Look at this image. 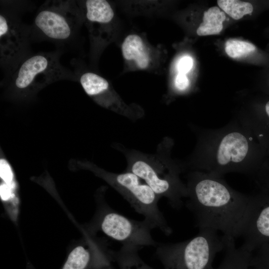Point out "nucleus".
<instances>
[{
  "instance_id": "obj_1",
  "label": "nucleus",
  "mask_w": 269,
  "mask_h": 269,
  "mask_svg": "<svg viewBox=\"0 0 269 269\" xmlns=\"http://www.w3.org/2000/svg\"><path fill=\"white\" fill-rule=\"evenodd\" d=\"M192 158L194 171L223 177L236 172L252 180L260 192L269 193V154L238 119L218 129H198Z\"/></svg>"
},
{
  "instance_id": "obj_2",
  "label": "nucleus",
  "mask_w": 269,
  "mask_h": 269,
  "mask_svg": "<svg viewBox=\"0 0 269 269\" xmlns=\"http://www.w3.org/2000/svg\"><path fill=\"white\" fill-rule=\"evenodd\" d=\"M186 186L187 207L199 229L234 239L240 236L250 195L232 188L223 177L200 171L190 173Z\"/></svg>"
},
{
  "instance_id": "obj_3",
  "label": "nucleus",
  "mask_w": 269,
  "mask_h": 269,
  "mask_svg": "<svg viewBox=\"0 0 269 269\" xmlns=\"http://www.w3.org/2000/svg\"><path fill=\"white\" fill-rule=\"evenodd\" d=\"M83 21L78 1H46L38 9L30 26L32 41H48L61 47L73 46L78 43Z\"/></svg>"
},
{
  "instance_id": "obj_4",
  "label": "nucleus",
  "mask_w": 269,
  "mask_h": 269,
  "mask_svg": "<svg viewBox=\"0 0 269 269\" xmlns=\"http://www.w3.org/2000/svg\"><path fill=\"white\" fill-rule=\"evenodd\" d=\"M227 237L210 229H200L191 239L157 247L164 269H213L217 253L225 250Z\"/></svg>"
},
{
  "instance_id": "obj_5",
  "label": "nucleus",
  "mask_w": 269,
  "mask_h": 269,
  "mask_svg": "<svg viewBox=\"0 0 269 269\" xmlns=\"http://www.w3.org/2000/svg\"><path fill=\"white\" fill-rule=\"evenodd\" d=\"M0 65L4 74L10 76L21 61L32 53L30 26L22 21L24 6L17 2L0 1Z\"/></svg>"
},
{
  "instance_id": "obj_6",
  "label": "nucleus",
  "mask_w": 269,
  "mask_h": 269,
  "mask_svg": "<svg viewBox=\"0 0 269 269\" xmlns=\"http://www.w3.org/2000/svg\"><path fill=\"white\" fill-rule=\"evenodd\" d=\"M61 50L31 53L5 79L20 91L34 90L60 80L77 81L75 73L61 64Z\"/></svg>"
},
{
  "instance_id": "obj_7",
  "label": "nucleus",
  "mask_w": 269,
  "mask_h": 269,
  "mask_svg": "<svg viewBox=\"0 0 269 269\" xmlns=\"http://www.w3.org/2000/svg\"><path fill=\"white\" fill-rule=\"evenodd\" d=\"M240 236L241 246L252 253L269 244V193L250 195Z\"/></svg>"
},
{
  "instance_id": "obj_8",
  "label": "nucleus",
  "mask_w": 269,
  "mask_h": 269,
  "mask_svg": "<svg viewBox=\"0 0 269 269\" xmlns=\"http://www.w3.org/2000/svg\"><path fill=\"white\" fill-rule=\"evenodd\" d=\"M152 228L144 220L136 221L114 212L106 214L101 223V229L108 236L121 243L122 246L138 250L157 244L150 234Z\"/></svg>"
},
{
  "instance_id": "obj_9",
  "label": "nucleus",
  "mask_w": 269,
  "mask_h": 269,
  "mask_svg": "<svg viewBox=\"0 0 269 269\" xmlns=\"http://www.w3.org/2000/svg\"><path fill=\"white\" fill-rule=\"evenodd\" d=\"M131 172L143 180L157 196L167 197L174 208L181 207L182 199L187 197L186 186L182 183H175L164 179L160 171L144 161L137 160L134 163Z\"/></svg>"
},
{
  "instance_id": "obj_10",
  "label": "nucleus",
  "mask_w": 269,
  "mask_h": 269,
  "mask_svg": "<svg viewBox=\"0 0 269 269\" xmlns=\"http://www.w3.org/2000/svg\"><path fill=\"white\" fill-rule=\"evenodd\" d=\"M239 120L258 138L269 153V97L258 101Z\"/></svg>"
},
{
  "instance_id": "obj_11",
  "label": "nucleus",
  "mask_w": 269,
  "mask_h": 269,
  "mask_svg": "<svg viewBox=\"0 0 269 269\" xmlns=\"http://www.w3.org/2000/svg\"><path fill=\"white\" fill-rule=\"evenodd\" d=\"M224 258L217 268L213 269H247L253 253L242 246L237 248L235 239L228 238L225 249Z\"/></svg>"
},
{
  "instance_id": "obj_12",
  "label": "nucleus",
  "mask_w": 269,
  "mask_h": 269,
  "mask_svg": "<svg viewBox=\"0 0 269 269\" xmlns=\"http://www.w3.org/2000/svg\"><path fill=\"white\" fill-rule=\"evenodd\" d=\"M123 55L125 59L134 60L141 69L146 68L149 62L143 41L138 35L130 34L127 36L122 45Z\"/></svg>"
},
{
  "instance_id": "obj_13",
  "label": "nucleus",
  "mask_w": 269,
  "mask_h": 269,
  "mask_svg": "<svg viewBox=\"0 0 269 269\" xmlns=\"http://www.w3.org/2000/svg\"><path fill=\"white\" fill-rule=\"evenodd\" d=\"M75 74L85 92L90 96H96L108 91L109 83L100 75L90 71H81L75 66Z\"/></svg>"
},
{
  "instance_id": "obj_14",
  "label": "nucleus",
  "mask_w": 269,
  "mask_h": 269,
  "mask_svg": "<svg viewBox=\"0 0 269 269\" xmlns=\"http://www.w3.org/2000/svg\"><path fill=\"white\" fill-rule=\"evenodd\" d=\"M226 19L225 13L217 6H212L204 12L203 21L197 29L199 36L219 34L223 27Z\"/></svg>"
},
{
  "instance_id": "obj_15",
  "label": "nucleus",
  "mask_w": 269,
  "mask_h": 269,
  "mask_svg": "<svg viewBox=\"0 0 269 269\" xmlns=\"http://www.w3.org/2000/svg\"><path fill=\"white\" fill-rule=\"evenodd\" d=\"M138 250L133 247L122 246L118 258L121 269H153L141 259Z\"/></svg>"
},
{
  "instance_id": "obj_16",
  "label": "nucleus",
  "mask_w": 269,
  "mask_h": 269,
  "mask_svg": "<svg viewBox=\"0 0 269 269\" xmlns=\"http://www.w3.org/2000/svg\"><path fill=\"white\" fill-rule=\"evenodd\" d=\"M219 6L234 19L238 20L246 14H251L253 5L249 2L238 0H218Z\"/></svg>"
},
{
  "instance_id": "obj_17",
  "label": "nucleus",
  "mask_w": 269,
  "mask_h": 269,
  "mask_svg": "<svg viewBox=\"0 0 269 269\" xmlns=\"http://www.w3.org/2000/svg\"><path fill=\"white\" fill-rule=\"evenodd\" d=\"M256 51L253 44L247 41L229 39L226 42L225 51L231 58H238L249 55Z\"/></svg>"
},
{
  "instance_id": "obj_18",
  "label": "nucleus",
  "mask_w": 269,
  "mask_h": 269,
  "mask_svg": "<svg viewBox=\"0 0 269 269\" xmlns=\"http://www.w3.org/2000/svg\"><path fill=\"white\" fill-rule=\"evenodd\" d=\"M90 259L89 252L83 247L78 246L70 253L63 269H84Z\"/></svg>"
},
{
  "instance_id": "obj_19",
  "label": "nucleus",
  "mask_w": 269,
  "mask_h": 269,
  "mask_svg": "<svg viewBox=\"0 0 269 269\" xmlns=\"http://www.w3.org/2000/svg\"><path fill=\"white\" fill-rule=\"evenodd\" d=\"M254 252L249 267L253 269H269V244L264 245Z\"/></svg>"
},
{
  "instance_id": "obj_20",
  "label": "nucleus",
  "mask_w": 269,
  "mask_h": 269,
  "mask_svg": "<svg viewBox=\"0 0 269 269\" xmlns=\"http://www.w3.org/2000/svg\"><path fill=\"white\" fill-rule=\"evenodd\" d=\"M0 176L7 184L10 183L13 179V173L10 166L4 159L0 160Z\"/></svg>"
},
{
  "instance_id": "obj_21",
  "label": "nucleus",
  "mask_w": 269,
  "mask_h": 269,
  "mask_svg": "<svg viewBox=\"0 0 269 269\" xmlns=\"http://www.w3.org/2000/svg\"><path fill=\"white\" fill-rule=\"evenodd\" d=\"M193 64L192 58L189 56L181 58L177 64V70L179 73L186 74L192 68Z\"/></svg>"
},
{
  "instance_id": "obj_22",
  "label": "nucleus",
  "mask_w": 269,
  "mask_h": 269,
  "mask_svg": "<svg viewBox=\"0 0 269 269\" xmlns=\"http://www.w3.org/2000/svg\"><path fill=\"white\" fill-rule=\"evenodd\" d=\"M175 86L179 91H184L189 86V82L186 74L178 73L175 79Z\"/></svg>"
},
{
  "instance_id": "obj_23",
  "label": "nucleus",
  "mask_w": 269,
  "mask_h": 269,
  "mask_svg": "<svg viewBox=\"0 0 269 269\" xmlns=\"http://www.w3.org/2000/svg\"><path fill=\"white\" fill-rule=\"evenodd\" d=\"M11 192L10 188L6 184H3L0 186V196L3 200L8 199L10 196Z\"/></svg>"
},
{
  "instance_id": "obj_24",
  "label": "nucleus",
  "mask_w": 269,
  "mask_h": 269,
  "mask_svg": "<svg viewBox=\"0 0 269 269\" xmlns=\"http://www.w3.org/2000/svg\"><path fill=\"white\" fill-rule=\"evenodd\" d=\"M268 87H269V89L268 90V91L269 92V81H268Z\"/></svg>"
},
{
  "instance_id": "obj_25",
  "label": "nucleus",
  "mask_w": 269,
  "mask_h": 269,
  "mask_svg": "<svg viewBox=\"0 0 269 269\" xmlns=\"http://www.w3.org/2000/svg\"><path fill=\"white\" fill-rule=\"evenodd\" d=\"M247 269H252V268H251L249 267V268H248Z\"/></svg>"
}]
</instances>
